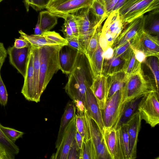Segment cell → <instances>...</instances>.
<instances>
[{"mask_svg":"<svg viewBox=\"0 0 159 159\" xmlns=\"http://www.w3.org/2000/svg\"><path fill=\"white\" fill-rule=\"evenodd\" d=\"M130 46L139 50L147 57L154 56L159 58V37L151 35L144 30L141 34L131 40Z\"/></svg>","mask_w":159,"mask_h":159,"instance_id":"30bf717a","label":"cell"},{"mask_svg":"<svg viewBox=\"0 0 159 159\" xmlns=\"http://www.w3.org/2000/svg\"><path fill=\"white\" fill-rule=\"evenodd\" d=\"M149 12L144 15V30L149 34L159 37V9Z\"/></svg>","mask_w":159,"mask_h":159,"instance_id":"f1b7e54d","label":"cell"},{"mask_svg":"<svg viewBox=\"0 0 159 159\" xmlns=\"http://www.w3.org/2000/svg\"><path fill=\"white\" fill-rule=\"evenodd\" d=\"M130 45V41L114 49L113 57H117L121 55L129 49Z\"/></svg>","mask_w":159,"mask_h":159,"instance_id":"ee69618b","label":"cell"},{"mask_svg":"<svg viewBox=\"0 0 159 159\" xmlns=\"http://www.w3.org/2000/svg\"><path fill=\"white\" fill-rule=\"evenodd\" d=\"M52 0H32L31 7L36 11H40L46 7Z\"/></svg>","mask_w":159,"mask_h":159,"instance_id":"7bdbcfd3","label":"cell"},{"mask_svg":"<svg viewBox=\"0 0 159 159\" xmlns=\"http://www.w3.org/2000/svg\"><path fill=\"white\" fill-rule=\"evenodd\" d=\"M125 1L126 0H118L114 7L113 11L120 9L123 5Z\"/></svg>","mask_w":159,"mask_h":159,"instance_id":"9f6ffc18","label":"cell"},{"mask_svg":"<svg viewBox=\"0 0 159 159\" xmlns=\"http://www.w3.org/2000/svg\"><path fill=\"white\" fill-rule=\"evenodd\" d=\"M30 44L25 39L20 37L19 38H15L13 46L17 48H22L28 47Z\"/></svg>","mask_w":159,"mask_h":159,"instance_id":"7dc6e473","label":"cell"},{"mask_svg":"<svg viewBox=\"0 0 159 159\" xmlns=\"http://www.w3.org/2000/svg\"><path fill=\"white\" fill-rule=\"evenodd\" d=\"M106 76L107 98L118 91L122 89L125 84L126 76L124 73L123 71H121Z\"/></svg>","mask_w":159,"mask_h":159,"instance_id":"603a6c76","label":"cell"},{"mask_svg":"<svg viewBox=\"0 0 159 159\" xmlns=\"http://www.w3.org/2000/svg\"><path fill=\"white\" fill-rule=\"evenodd\" d=\"M76 131L75 115L66 127L61 143L56 152L51 156V158L67 159L69 150L75 139Z\"/></svg>","mask_w":159,"mask_h":159,"instance_id":"4fadbf2b","label":"cell"},{"mask_svg":"<svg viewBox=\"0 0 159 159\" xmlns=\"http://www.w3.org/2000/svg\"><path fill=\"white\" fill-rule=\"evenodd\" d=\"M114 50L111 47H108L103 52L102 56L104 60H108L113 57Z\"/></svg>","mask_w":159,"mask_h":159,"instance_id":"816d5d0a","label":"cell"},{"mask_svg":"<svg viewBox=\"0 0 159 159\" xmlns=\"http://www.w3.org/2000/svg\"><path fill=\"white\" fill-rule=\"evenodd\" d=\"M99 43L103 52L109 47L107 40L103 36L100 35V34L99 38Z\"/></svg>","mask_w":159,"mask_h":159,"instance_id":"f5cc1de1","label":"cell"},{"mask_svg":"<svg viewBox=\"0 0 159 159\" xmlns=\"http://www.w3.org/2000/svg\"><path fill=\"white\" fill-rule=\"evenodd\" d=\"M90 11L95 17V25L102 26L103 22L109 16L103 0H93L90 6Z\"/></svg>","mask_w":159,"mask_h":159,"instance_id":"4316f807","label":"cell"},{"mask_svg":"<svg viewBox=\"0 0 159 159\" xmlns=\"http://www.w3.org/2000/svg\"><path fill=\"white\" fill-rule=\"evenodd\" d=\"M93 0H52L46 8L53 15L60 17L90 7Z\"/></svg>","mask_w":159,"mask_h":159,"instance_id":"9c48e42d","label":"cell"},{"mask_svg":"<svg viewBox=\"0 0 159 159\" xmlns=\"http://www.w3.org/2000/svg\"><path fill=\"white\" fill-rule=\"evenodd\" d=\"M78 52L68 45L62 47L59 52L58 58L60 70L63 73L69 75L70 73Z\"/></svg>","mask_w":159,"mask_h":159,"instance_id":"ac0fdd59","label":"cell"},{"mask_svg":"<svg viewBox=\"0 0 159 159\" xmlns=\"http://www.w3.org/2000/svg\"><path fill=\"white\" fill-rule=\"evenodd\" d=\"M103 135L112 159H121L116 129L112 128L105 130Z\"/></svg>","mask_w":159,"mask_h":159,"instance_id":"ffe728a7","label":"cell"},{"mask_svg":"<svg viewBox=\"0 0 159 159\" xmlns=\"http://www.w3.org/2000/svg\"><path fill=\"white\" fill-rule=\"evenodd\" d=\"M30 49L33 56L34 95L33 102H39L41 96L39 93V78L40 57L39 47L30 45Z\"/></svg>","mask_w":159,"mask_h":159,"instance_id":"44dd1931","label":"cell"},{"mask_svg":"<svg viewBox=\"0 0 159 159\" xmlns=\"http://www.w3.org/2000/svg\"><path fill=\"white\" fill-rule=\"evenodd\" d=\"M33 61V54L30 48L21 93L26 100L31 101H33L34 95Z\"/></svg>","mask_w":159,"mask_h":159,"instance_id":"d6986e66","label":"cell"},{"mask_svg":"<svg viewBox=\"0 0 159 159\" xmlns=\"http://www.w3.org/2000/svg\"><path fill=\"white\" fill-rule=\"evenodd\" d=\"M60 18H63L71 29L74 36L78 37L79 35L78 26L77 21L74 15L71 14L62 16Z\"/></svg>","mask_w":159,"mask_h":159,"instance_id":"ab89813d","label":"cell"},{"mask_svg":"<svg viewBox=\"0 0 159 159\" xmlns=\"http://www.w3.org/2000/svg\"><path fill=\"white\" fill-rule=\"evenodd\" d=\"M142 97L135 98L123 102L116 129L122 124L125 123L136 111Z\"/></svg>","mask_w":159,"mask_h":159,"instance_id":"d4e9b609","label":"cell"},{"mask_svg":"<svg viewBox=\"0 0 159 159\" xmlns=\"http://www.w3.org/2000/svg\"><path fill=\"white\" fill-rule=\"evenodd\" d=\"M8 96L6 86L1 78L0 72V104L1 105L4 106L6 105Z\"/></svg>","mask_w":159,"mask_h":159,"instance_id":"60d3db41","label":"cell"},{"mask_svg":"<svg viewBox=\"0 0 159 159\" xmlns=\"http://www.w3.org/2000/svg\"><path fill=\"white\" fill-rule=\"evenodd\" d=\"M124 53L118 57H113L110 59L104 60L102 74L106 76L122 71L124 62Z\"/></svg>","mask_w":159,"mask_h":159,"instance_id":"83f0119b","label":"cell"},{"mask_svg":"<svg viewBox=\"0 0 159 159\" xmlns=\"http://www.w3.org/2000/svg\"><path fill=\"white\" fill-rule=\"evenodd\" d=\"M0 146L3 148L10 159H14L19 152V147L6 136L0 129Z\"/></svg>","mask_w":159,"mask_h":159,"instance_id":"d6a6232c","label":"cell"},{"mask_svg":"<svg viewBox=\"0 0 159 159\" xmlns=\"http://www.w3.org/2000/svg\"><path fill=\"white\" fill-rule=\"evenodd\" d=\"M102 26L97 28L88 42L85 55L89 61L91 58L99 43Z\"/></svg>","mask_w":159,"mask_h":159,"instance_id":"e575fe53","label":"cell"},{"mask_svg":"<svg viewBox=\"0 0 159 159\" xmlns=\"http://www.w3.org/2000/svg\"><path fill=\"white\" fill-rule=\"evenodd\" d=\"M142 119L138 111H136L126 123L129 140L130 159L136 157L137 145Z\"/></svg>","mask_w":159,"mask_h":159,"instance_id":"5bb4252c","label":"cell"},{"mask_svg":"<svg viewBox=\"0 0 159 159\" xmlns=\"http://www.w3.org/2000/svg\"><path fill=\"white\" fill-rule=\"evenodd\" d=\"M126 123L116 129L121 159H130L129 140Z\"/></svg>","mask_w":159,"mask_h":159,"instance_id":"484cf974","label":"cell"},{"mask_svg":"<svg viewBox=\"0 0 159 159\" xmlns=\"http://www.w3.org/2000/svg\"><path fill=\"white\" fill-rule=\"evenodd\" d=\"M83 114H77L75 115V125L76 130L80 134L83 139H87V133Z\"/></svg>","mask_w":159,"mask_h":159,"instance_id":"f35d334b","label":"cell"},{"mask_svg":"<svg viewBox=\"0 0 159 159\" xmlns=\"http://www.w3.org/2000/svg\"><path fill=\"white\" fill-rule=\"evenodd\" d=\"M141 64L136 59L134 52L130 46L124 53V62L122 71L126 76L142 69Z\"/></svg>","mask_w":159,"mask_h":159,"instance_id":"cb8c5ba5","label":"cell"},{"mask_svg":"<svg viewBox=\"0 0 159 159\" xmlns=\"http://www.w3.org/2000/svg\"><path fill=\"white\" fill-rule=\"evenodd\" d=\"M90 7H89L72 14L77 22L79 31L78 38L83 53L84 54L89 40L96 29L98 27L95 25L94 21L92 22L90 21Z\"/></svg>","mask_w":159,"mask_h":159,"instance_id":"ba28073f","label":"cell"},{"mask_svg":"<svg viewBox=\"0 0 159 159\" xmlns=\"http://www.w3.org/2000/svg\"><path fill=\"white\" fill-rule=\"evenodd\" d=\"M103 52L98 43L96 50L90 59L89 61L93 79L98 75H102V69L104 61L102 56Z\"/></svg>","mask_w":159,"mask_h":159,"instance_id":"f546056e","label":"cell"},{"mask_svg":"<svg viewBox=\"0 0 159 159\" xmlns=\"http://www.w3.org/2000/svg\"><path fill=\"white\" fill-rule=\"evenodd\" d=\"M123 103L122 89L107 99L104 108L102 111L104 131L112 128H116Z\"/></svg>","mask_w":159,"mask_h":159,"instance_id":"52a82bcc","label":"cell"},{"mask_svg":"<svg viewBox=\"0 0 159 159\" xmlns=\"http://www.w3.org/2000/svg\"><path fill=\"white\" fill-rule=\"evenodd\" d=\"M93 79L88 58L84 54L78 51L64 88L72 102L80 100L84 102L86 92L91 85Z\"/></svg>","mask_w":159,"mask_h":159,"instance_id":"6da1fadb","label":"cell"},{"mask_svg":"<svg viewBox=\"0 0 159 159\" xmlns=\"http://www.w3.org/2000/svg\"><path fill=\"white\" fill-rule=\"evenodd\" d=\"M137 110L142 120L155 127L159 123V93L152 92L143 96Z\"/></svg>","mask_w":159,"mask_h":159,"instance_id":"8992f818","label":"cell"},{"mask_svg":"<svg viewBox=\"0 0 159 159\" xmlns=\"http://www.w3.org/2000/svg\"><path fill=\"white\" fill-rule=\"evenodd\" d=\"M30 44L28 47L17 48L13 46L9 47L7 50L9 62L24 77L26 72L28 54Z\"/></svg>","mask_w":159,"mask_h":159,"instance_id":"9a60e30c","label":"cell"},{"mask_svg":"<svg viewBox=\"0 0 159 159\" xmlns=\"http://www.w3.org/2000/svg\"><path fill=\"white\" fill-rule=\"evenodd\" d=\"M75 139L79 148L80 149L82 145L83 139L80 134L76 130Z\"/></svg>","mask_w":159,"mask_h":159,"instance_id":"db71d44e","label":"cell"},{"mask_svg":"<svg viewBox=\"0 0 159 159\" xmlns=\"http://www.w3.org/2000/svg\"><path fill=\"white\" fill-rule=\"evenodd\" d=\"M122 89L123 102L151 92L158 93L155 80L144 75L142 69L126 76Z\"/></svg>","mask_w":159,"mask_h":159,"instance_id":"3957f363","label":"cell"},{"mask_svg":"<svg viewBox=\"0 0 159 159\" xmlns=\"http://www.w3.org/2000/svg\"><path fill=\"white\" fill-rule=\"evenodd\" d=\"M7 50L5 48L3 43L0 42V63L3 64L7 57Z\"/></svg>","mask_w":159,"mask_h":159,"instance_id":"f907efd6","label":"cell"},{"mask_svg":"<svg viewBox=\"0 0 159 159\" xmlns=\"http://www.w3.org/2000/svg\"><path fill=\"white\" fill-rule=\"evenodd\" d=\"M0 159H10V158L6 153L0 151Z\"/></svg>","mask_w":159,"mask_h":159,"instance_id":"680465c9","label":"cell"},{"mask_svg":"<svg viewBox=\"0 0 159 159\" xmlns=\"http://www.w3.org/2000/svg\"><path fill=\"white\" fill-rule=\"evenodd\" d=\"M41 35L60 45L64 46L68 45L66 39L63 38L59 33L55 31H46L43 33Z\"/></svg>","mask_w":159,"mask_h":159,"instance_id":"74e56055","label":"cell"},{"mask_svg":"<svg viewBox=\"0 0 159 159\" xmlns=\"http://www.w3.org/2000/svg\"><path fill=\"white\" fill-rule=\"evenodd\" d=\"M144 15L127 24L116 38L111 47L113 50L138 37L144 30Z\"/></svg>","mask_w":159,"mask_h":159,"instance_id":"7c38bea8","label":"cell"},{"mask_svg":"<svg viewBox=\"0 0 159 159\" xmlns=\"http://www.w3.org/2000/svg\"><path fill=\"white\" fill-rule=\"evenodd\" d=\"M19 33L21 37L25 39L30 45L34 46L40 47L45 45H59L42 35L34 34L29 35L21 30L19 31Z\"/></svg>","mask_w":159,"mask_h":159,"instance_id":"4dcf8cb0","label":"cell"},{"mask_svg":"<svg viewBox=\"0 0 159 159\" xmlns=\"http://www.w3.org/2000/svg\"><path fill=\"white\" fill-rule=\"evenodd\" d=\"M105 3L107 13L108 16L113 11L118 0H103Z\"/></svg>","mask_w":159,"mask_h":159,"instance_id":"c3c4849f","label":"cell"},{"mask_svg":"<svg viewBox=\"0 0 159 159\" xmlns=\"http://www.w3.org/2000/svg\"><path fill=\"white\" fill-rule=\"evenodd\" d=\"M132 48L134 52L135 57L137 60L141 63L144 62L147 57L143 52L139 50L133 49Z\"/></svg>","mask_w":159,"mask_h":159,"instance_id":"681fc988","label":"cell"},{"mask_svg":"<svg viewBox=\"0 0 159 159\" xmlns=\"http://www.w3.org/2000/svg\"><path fill=\"white\" fill-rule=\"evenodd\" d=\"M159 9V0H126L119 9L123 23L127 25L147 12Z\"/></svg>","mask_w":159,"mask_h":159,"instance_id":"277c9868","label":"cell"},{"mask_svg":"<svg viewBox=\"0 0 159 159\" xmlns=\"http://www.w3.org/2000/svg\"><path fill=\"white\" fill-rule=\"evenodd\" d=\"M32 0H23L27 12L29 11V7H31Z\"/></svg>","mask_w":159,"mask_h":159,"instance_id":"6f0895ef","label":"cell"},{"mask_svg":"<svg viewBox=\"0 0 159 159\" xmlns=\"http://www.w3.org/2000/svg\"><path fill=\"white\" fill-rule=\"evenodd\" d=\"M80 149L77 144L75 139L70 148L67 159H79Z\"/></svg>","mask_w":159,"mask_h":159,"instance_id":"b9f144b4","label":"cell"},{"mask_svg":"<svg viewBox=\"0 0 159 159\" xmlns=\"http://www.w3.org/2000/svg\"><path fill=\"white\" fill-rule=\"evenodd\" d=\"M144 63L152 71L154 76L156 84L158 91L159 81V58L154 56L149 57Z\"/></svg>","mask_w":159,"mask_h":159,"instance_id":"d590c367","label":"cell"},{"mask_svg":"<svg viewBox=\"0 0 159 159\" xmlns=\"http://www.w3.org/2000/svg\"><path fill=\"white\" fill-rule=\"evenodd\" d=\"M102 27L100 35L107 40L109 47H111L115 40L125 26L119 11H113L108 16Z\"/></svg>","mask_w":159,"mask_h":159,"instance_id":"8fae6325","label":"cell"},{"mask_svg":"<svg viewBox=\"0 0 159 159\" xmlns=\"http://www.w3.org/2000/svg\"><path fill=\"white\" fill-rule=\"evenodd\" d=\"M84 104L86 112L95 121L104 135V125L102 111L99 108L96 99L90 88H88L86 92Z\"/></svg>","mask_w":159,"mask_h":159,"instance_id":"2e32d148","label":"cell"},{"mask_svg":"<svg viewBox=\"0 0 159 159\" xmlns=\"http://www.w3.org/2000/svg\"><path fill=\"white\" fill-rule=\"evenodd\" d=\"M0 129L6 136L12 142L15 143L16 140L21 137L24 133L9 127H5L0 123Z\"/></svg>","mask_w":159,"mask_h":159,"instance_id":"8d00e7d4","label":"cell"},{"mask_svg":"<svg viewBox=\"0 0 159 159\" xmlns=\"http://www.w3.org/2000/svg\"><path fill=\"white\" fill-rule=\"evenodd\" d=\"M61 27V31L63 33L65 38H71L75 37L71 29L66 22L65 21Z\"/></svg>","mask_w":159,"mask_h":159,"instance_id":"bcb514c9","label":"cell"},{"mask_svg":"<svg viewBox=\"0 0 159 159\" xmlns=\"http://www.w3.org/2000/svg\"><path fill=\"white\" fill-rule=\"evenodd\" d=\"M62 46L56 45L39 47L40 57L39 93L40 96L54 74L60 70L58 54Z\"/></svg>","mask_w":159,"mask_h":159,"instance_id":"7a4b0ae2","label":"cell"},{"mask_svg":"<svg viewBox=\"0 0 159 159\" xmlns=\"http://www.w3.org/2000/svg\"><path fill=\"white\" fill-rule=\"evenodd\" d=\"M34 32L35 34L37 35H40L43 34L40 26V19L39 16L34 29Z\"/></svg>","mask_w":159,"mask_h":159,"instance_id":"11a10c76","label":"cell"},{"mask_svg":"<svg viewBox=\"0 0 159 159\" xmlns=\"http://www.w3.org/2000/svg\"><path fill=\"white\" fill-rule=\"evenodd\" d=\"M2 65H3V64L0 63V71H1V68H2Z\"/></svg>","mask_w":159,"mask_h":159,"instance_id":"91938a15","label":"cell"},{"mask_svg":"<svg viewBox=\"0 0 159 159\" xmlns=\"http://www.w3.org/2000/svg\"><path fill=\"white\" fill-rule=\"evenodd\" d=\"M79 159H97L95 149L90 139H83L80 149Z\"/></svg>","mask_w":159,"mask_h":159,"instance_id":"836d02e7","label":"cell"},{"mask_svg":"<svg viewBox=\"0 0 159 159\" xmlns=\"http://www.w3.org/2000/svg\"><path fill=\"white\" fill-rule=\"evenodd\" d=\"M68 45L76 49L78 51L83 53V50L79 42L78 37L66 39Z\"/></svg>","mask_w":159,"mask_h":159,"instance_id":"f6af8a7d","label":"cell"},{"mask_svg":"<svg viewBox=\"0 0 159 159\" xmlns=\"http://www.w3.org/2000/svg\"><path fill=\"white\" fill-rule=\"evenodd\" d=\"M76 109L73 102H68L66 104L62 116L61 123L55 143V148L59 146L65 129L72 118L76 115Z\"/></svg>","mask_w":159,"mask_h":159,"instance_id":"7402d4cb","label":"cell"},{"mask_svg":"<svg viewBox=\"0 0 159 159\" xmlns=\"http://www.w3.org/2000/svg\"><path fill=\"white\" fill-rule=\"evenodd\" d=\"M87 139L91 140L97 159H112L106 145L103 135L95 121L85 110L83 114Z\"/></svg>","mask_w":159,"mask_h":159,"instance_id":"5b68a950","label":"cell"},{"mask_svg":"<svg viewBox=\"0 0 159 159\" xmlns=\"http://www.w3.org/2000/svg\"><path fill=\"white\" fill-rule=\"evenodd\" d=\"M3 0H0V2H1L2 1H3Z\"/></svg>","mask_w":159,"mask_h":159,"instance_id":"94428289","label":"cell"},{"mask_svg":"<svg viewBox=\"0 0 159 159\" xmlns=\"http://www.w3.org/2000/svg\"><path fill=\"white\" fill-rule=\"evenodd\" d=\"M40 26L43 33L50 31L57 24V17L48 11H42L39 14Z\"/></svg>","mask_w":159,"mask_h":159,"instance_id":"1f68e13d","label":"cell"},{"mask_svg":"<svg viewBox=\"0 0 159 159\" xmlns=\"http://www.w3.org/2000/svg\"><path fill=\"white\" fill-rule=\"evenodd\" d=\"M90 88L96 99L99 108L102 111L107 98V76L101 75L95 77L93 79Z\"/></svg>","mask_w":159,"mask_h":159,"instance_id":"e0dca14e","label":"cell"}]
</instances>
